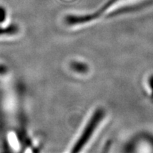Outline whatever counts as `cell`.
Listing matches in <instances>:
<instances>
[{
  "label": "cell",
  "mask_w": 153,
  "mask_h": 153,
  "mask_svg": "<svg viewBox=\"0 0 153 153\" xmlns=\"http://www.w3.org/2000/svg\"><path fill=\"white\" fill-rule=\"evenodd\" d=\"M104 113L103 110H97V111L94 113V116L91 118L90 121L89 122V123L87 124V127L83 133H82L81 137L79 139V140L77 141V143H76L74 145L73 150H72L71 153H79L81 150L83 148V146L85 145L88 140L89 139V137L91 135V134L93 133L94 131L95 128L97 127L99 122L101 119V118L104 116Z\"/></svg>",
  "instance_id": "6da1fadb"
}]
</instances>
